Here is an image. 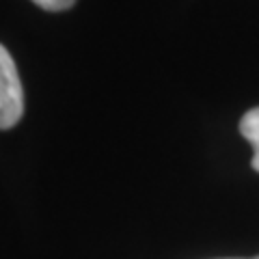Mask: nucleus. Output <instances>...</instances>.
<instances>
[{
  "label": "nucleus",
  "mask_w": 259,
  "mask_h": 259,
  "mask_svg": "<svg viewBox=\"0 0 259 259\" xmlns=\"http://www.w3.org/2000/svg\"><path fill=\"white\" fill-rule=\"evenodd\" d=\"M24 115V91L9 50L0 44V130L13 127Z\"/></svg>",
  "instance_id": "obj_1"
},
{
  "label": "nucleus",
  "mask_w": 259,
  "mask_h": 259,
  "mask_svg": "<svg viewBox=\"0 0 259 259\" xmlns=\"http://www.w3.org/2000/svg\"><path fill=\"white\" fill-rule=\"evenodd\" d=\"M240 134L253 145V168L259 173V106L250 108L240 121Z\"/></svg>",
  "instance_id": "obj_2"
},
{
  "label": "nucleus",
  "mask_w": 259,
  "mask_h": 259,
  "mask_svg": "<svg viewBox=\"0 0 259 259\" xmlns=\"http://www.w3.org/2000/svg\"><path fill=\"white\" fill-rule=\"evenodd\" d=\"M30 3H35L46 11H67L74 7L76 0H30Z\"/></svg>",
  "instance_id": "obj_3"
},
{
  "label": "nucleus",
  "mask_w": 259,
  "mask_h": 259,
  "mask_svg": "<svg viewBox=\"0 0 259 259\" xmlns=\"http://www.w3.org/2000/svg\"><path fill=\"white\" fill-rule=\"evenodd\" d=\"M250 259H259V255H257V257H250Z\"/></svg>",
  "instance_id": "obj_4"
}]
</instances>
